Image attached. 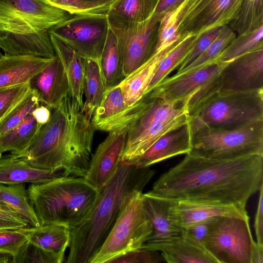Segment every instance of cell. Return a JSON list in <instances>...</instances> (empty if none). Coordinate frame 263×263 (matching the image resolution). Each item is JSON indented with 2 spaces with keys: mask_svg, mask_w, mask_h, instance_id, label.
<instances>
[{
  "mask_svg": "<svg viewBox=\"0 0 263 263\" xmlns=\"http://www.w3.org/2000/svg\"><path fill=\"white\" fill-rule=\"evenodd\" d=\"M31 114L42 126L49 121L51 116V110L44 105L40 104L32 110Z\"/></svg>",
  "mask_w": 263,
  "mask_h": 263,
  "instance_id": "cell-47",
  "label": "cell"
},
{
  "mask_svg": "<svg viewBox=\"0 0 263 263\" xmlns=\"http://www.w3.org/2000/svg\"><path fill=\"white\" fill-rule=\"evenodd\" d=\"M191 148V131L187 123L161 136L131 164L139 168L149 167L168 158L187 154Z\"/></svg>",
  "mask_w": 263,
  "mask_h": 263,
  "instance_id": "cell-20",
  "label": "cell"
},
{
  "mask_svg": "<svg viewBox=\"0 0 263 263\" xmlns=\"http://www.w3.org/2000/svg\"><path fill=\"white\" fill-rule=\"evenodd\" d=\"M142 201L153 232L141 248L155 250L158 246L182 235L184 230L173 224L169 217V209L174 199L162 197L149 191L142 194Z\"/></svg>",
  "mask_w": 263,
  "mask_h": 263,
  "instance_id": "cell-17",
  "label": "cell"
},
{
  "mask_svg": "<svg viewBox=\"0 0 263 263\" xmlns=\"http://www.w3.org/2000/svg\"><path fill=\"white\" fill-rule=\"evenodd\" d=\"M107 17L110 29L117 39L126 77L153 56L160 20L153 15L142 22L128 21L109 14Z\"/></svg>",
  "mask_w": 263,
  "mask_h": 263,
  "instance_id": "cell-10",
  "label": "cell"
},
{
  "mask_svg": "<svg viewBox=\"0 0 263 263\" xmlns=\"http://www.w3.org/2000/svg\"><path fill=\"white\" fill-rule=\"evenodd\" d=\"M127 132L124 127L109 131L92 154L84 178L98 191L112 178L121 163Z\"/></svg>",
  "mask_w": 263,
  "mask_h": 263,
  "instance_id": "cell-15",
  "label": "cell"
},
{
  "mask_svg": "<svg viewBox=\"0 0 263 263\" xmlns=\"http://www.w3.org/2000/svg\"><path fill=\"white\" fill-rule=\"evenodd\" d=\"M28 238L25 227L0 229V252L10 253L13 256Z\"/></svg>",
  "mask_w": 263,
  "mask_h": 263,
  "instance_id": "cell-42",
  "label": "cell"
},
{
  "mask_svg": "<svg viewBox=\"0 0 263 263\" xmlns=\"http://www.w3.org/2000/svg\"><path fill=\"white\" fill-rule=\"evenodd\" d=\"M56 56L65 71L70 88V94L83 109L85 81L86 58L55 35L49 33Z\"/></svg>",
  "mask_w": 263,
  "mask_h": 263,
  "instance_id": "cell-23",
  "label": "cell"
},
{
  "mask_svg": "<svg viewBox=\"0 0 263 263\" xmlns=\"http://www.w3.org/2000/svg\"><path fill=\"white\" fill-rule=\"evenodd\" d=\"M53 59L4 54L0 58V89L28 83Z\"/></svg>",
  "mask_w": 263,
  "mask_h": 263,
  "instance_id": "cell-21",
  "label": "cell"
},
{
  "mask_svg": "<svg viewBox=\"0 0 263 263\" xmlns=\"http://www.w3.org/2000/svg\"><path fill=\"white\" fill-rule=\"evenodd\" d=\"M67 176L64 171L35 168L23 158L9 153L0 155V184L41 183Z\"/></svg>",
  "mask_w": 263,
  "mask_h": 263,
  "instance_id": "cell-22",
  "label": "cell"
},
{
  "mask_svg": "<svg viewBox=\"0 0 263 263\" xmlns=\"http://www.w3.org/2000/svg\"><path fill=\"white\" fill-rule=\"evenodd\" d=\"M51 110L49 121L18 156L35 168L63 171L67 176L84 177L96 129L70 93Z\"/></svg>",
  "mask_w": 263,
  "mask_h": 263,
  "instance_id": "cell-2",
  "label": "cell"
},
{
  "mask_svg": "<svg viewBox=\"0 0 263 263\" xmlns=\"http://www.w3.org/2000/svg\"><path fill=\"white\" fill-rule=\"evenodd\" d=\"M13 258L12 254L0 252V263H12Z\"/></svg>",
  "mask_w": 263,
  "mask_h": 263,
  "instance_id": "cell-53",
  "label": "cell"
},
{
  "mask_svg": "<svg viewBox=\"0 0 263 263\" xmlns=\"http://www.w3.org/2000/svg\"><path fill=\"white\" fill-rule=\"evenodd\" d=\"M100 65L107 89L118 85L125 78L117 39L110 27L100 59Z\"/></svg>",
  "mask_w": 263,
  "mask_h": 263,
  "instance_id": "cell-29",
  "label": "cell"
},
{
  "mask_svg": "<svg viewBox=\"0 0 263 263\" xmlns=\"http://www.w3.org/2000/svg\"><path fill=\"white\" fill-rule=\"evenodd\" d=\"M30 88L41 104L50 109L57 107L70 93L68 79L60 60L56 56L29 82Z\"/></svg>",
  "mask_w": 263,
  "mask_h": 263,
  "instance_id": "cell-18",
  "label": "cell"
},
{
  "mask_svg": "<svg viewBox=\"0 0 263 263\" xmlns=\"http://www.w3.org/2000/svg\"><path fill=\"white\" fill-rule=\"evenodd\" d=\"M243 0H183L174 7L181 40L230 23L238 15Z\"/></svg>",
  "mask_w": 263,
  "mask_h": 263,
  "instance_id": "cell-11",
  "label": "cell"
},
{
  "mask_svg": "<svg viewBox=\"0 0 263 263\" xmlns=\"http://www.w3.org/2000/svg\"><path fill=\"white\" fill-rule=\"evenodd\" d=\"M46 1L50 4L68 12L71 15L97 13L93 8L82 0Z\"/></svg>",
  "mask_w": 263,
  "mask_h": 263,
  "instance_id": "cell-44",
  "label": "cell"
},
{
  "mask_svg": "<svg viewBox=\"0 0 263 263\" xmlns=\"http://www.w3.org/2000/svg\"><path fill=\"white\" fill-rule=\"evenodd\" d=\"M222 27L223 26H220L205 31L197 35L192 49L182 63L179 66L176 73L181 71L202 53L216 39Z\"/></svg>",
  "mask_w": 263,
  "mask_h": 263,
  "instance_id": "cell-41",
  "label": "cell"
},
{
  "mask_svg": "<svg viewBox=\"0 0 263 263\" xmlns=\"http://www.w3.org/2000/svg\"><path fill=\"white\" fill-rule=\"evenodd\" d=\"M155 174L148 167L139 168L123 162L109 181L98 190L91 208L70 229L66 262L89 263L104 242L129 197L142 191Z\"/></svg>",
  "mask_w": 263,
  "mask_h": 263,
  "instance_id": "cell-3",
  "label": "cell"
},
{
  "mask_svg": "<svg viewBox=\"0 0 263 263\" xmlns=\"http://www.w3.org/2000/svg\"><path fill=\"white\" fill-rule=\"evenodd\" d=\"M183 0H159L153 16L161 20L169 10L180 4Z\"/></svg>",
  "mask_w": 263,
  "mask_h": 263,
  "instance_id": "cell-48",
  "label": "cell"
},
{
  "mask_svg": "<svg viewBox=\"0 0 263 263\" xmlns=\"http://www.w3.org/2000/svg\"><path fill=\"white\" fill-rule=\"evenodd\" d=\"M212 219L197 223L185 230L196 240L202 243L208 231L209 224Z\"/></svg>",
  "mask_w": 263,
  "mask_h": 263,
  "instance_id": "cell-46",
  "label": "cell"
},
{
  "mask_svg": "<svg viewBox=\"0 0 263 263\" xmlns=\"http://www.w3.org/2000/svg\"><path fill=\"white\" fill-rule=\"evenodd\" d=\"M64 258L30 242L28 239L13 256L12 263H62Z\"/></svg>",
  "mask_w": 263,
  "mask_h": 263,
  "instance_id": "cell-39",
  "label": "cell"
},
{
  "mask_svg": "<svg viewBox=\"0 0 263 263\" xmlns=\"http://www.w3.org/2000/svg\"><path fill=\"white\" fill-rule=\"evenodd\" d=\"M190 131V155L216 160L263 155V120L235 130L203 126Z\"/></svg>",
  "mask_w": 263,
  "mask_h": 263,
  "instance_id": "cell-6",
  "label": "cell"
},
{
  "mask_svg": "<svg viewBox=\"0 0 263 263\" xmlns=\"http://www.w3.org/2000/svg\"><path fill=\"white\" fill-rule=\"evenodd\" d=\"M0 209L7 210V211H14L12 209L10 208L9 206H7V205L4 204L3 203L0 202Z\"/></svg>",
  "mask_w": 263,
  "mask_h": 263,
  "instance_id": "cell-54",
  "label": "cell"
},
{
  "mask_svg": "<svg viewBox=\"0 0 263 263\" xmlns=\"http://www.w3.org/2000/svg\"><path fill=\"white\" fill-rule=\"evenodd\" d=\"M168 212L173 224L184 230L197 223L221 216L249 218L246 208L218 203L175 200Z\"/></svg>",
  "mask_w": 263,
  "mask_h": 263,
  "instance_id": "cell-16",
  "label": "cell"
},
{
  "mask_svg": "<svg viewBox=\"0 0 263 263\" xmlns=\"http://www.w3.org/2000/svg\"><path fill=\"white\" fill-rule=\"evenodd\" d=\"M142 191L128 199L103 243L89 263H109L128 252L141 249L153 232L142 201Z\"/></svg>",
  "mask_w": 263,
  "mask_h": 263,
  "instance_id": "cell-7",
  "label": "cell"
},
{
  "mask_svg": "<svg viewBox=\"0 0 263 263\" xmlns=\"http://www.w3.org/2000/svg\"><path fill=\"white\" fill-rule=\"evenodd\" d=\"M244 1V0H243Z\"/></svg>",
  "mask_w": 263,
  "mask_h": 263,
  "instance_id": "cell-56",
  "label": "cell"
},
{
  "mask_svg": "<svg viewBox=\"0 0 263 263\" xmlns=\"http://www.w3.org/2000/svg\"><path fill=\"white\" fill-rule=\"evenodd\" d=\"M219 77V94L263 89V47L228 62Z\"/></svg>",
  "mask_w": 263,
  "mask_h": 263,
  "instance_id": "cell-13",
  "label": "cell"
},
{
  "mask_svg": "<svg viewBox=\"0 0 263 263\" xmlns=\"http://www.w3.org/2000/svg\"><path fill=\"white\" fill-rule=\"evenodd\" d=\"M202 244L218 263H251L255 242L249 218L221 216L213 219Z\"/></svg>",
  "mask_w": 263,
  "mask_h": 263,
  "instance_id": "cell-9",
  "label": "cell"
},
{
  "mask_svg": "<svg viewBox=\"0 0 263 263\" xmlns=\"http://www.w3.org/2000/svg\"><path fill=\"white\" fill-rule=\"evenodd\" d=\"M188 122L189 118L185 114L174 119L128 130L122 161L131 164L161 136L179 128Z\"/></svg>",
  "mask_w": 263,
  "mask_h": 263,
  "instance_id": "cell-19",
  "label": "cell"
},
{
  "mask_svg": "<svg viewBox=\"0 0 263 263\" xmlns=\"http://www.w3.org/2000/svg\"><path fill=\"white\" fill-rule=\"evenodd\" d=\"M0 202L12 209L32 227L41 225L30 203L27 189L24 183L0 184Z\"/></svg>",
  "mask_w": 263,
  "mask_h": 263,
  "instance_id": "cell-30",
  "label": "cell"
},
{
  "mask_svg": "<svg viewBox=\"0 0 263 263\" xmlns=\"http://www.w3.org/2000/svg\"><path fill=\"white\" fill-rule=\"evenodd\" d=\"M73 15L46 0H0V49L6 55L54 59L49 32Z\"/></svg>",
  "mask_w": 263,
  "mask_h": 263,
  "instance_id": "cell-4",
  "label": "cell"
},
{
  "mask_svg": "<svg viewBox=\"0 0 263 263\" xmlns=\"http://www.w3.org/2000/svg\"><path fill=\"white\" fill-rule=\"evenodd\" d=\"M109 30L107 13L73 15L51 29L52 33L85 58L100 60Z\"/></svg>",
  "mask_w": 263,
  "mask_h": 263,
  "instance_id": "cell-12",
  "label": "cell"
},
{
  "mask_svg": "<svg viewBox=\"0 0 263 263\" xmlns=\"http://www.w3.org/2000/svg\"><path fill=\"white\" fill-rule=\"evenodd\" d=\"M262 47L263 26L256 30L239 34L215 60L228 62L250 51Z\"/></svg>",
  "mask_w": 263,
  "mask_h": 263,
  "instance_id": "cell-35",
  "label": "cell"
},
{
  "mask_svg": "<svg viewBox=\"0 0 263 263\" xmlns=\"http://www.w3.org/2000/svg\"><path fill=\"white\" fill-rule=\"evenodd\" d=\"M0 218H3L14 221L27 223V221L23 218L16 212L14 211H7L1 209Z\"/></svg>",
  "mask_w": 263,
  "mask_h": 263,
  "instance_id": "cell-50",
  "label": "cell"
},
{
  "mask_svg": "<svg viewBox=\"0 0 263 263\" xmlns=\"http://www.w3.org/2000/svg\"><path fill=\"white\" fill-rule=\"evenodd\" d=\"M41 126L31 112L20 123L0 135V155L9 152L20 155L28 147Z\"/></svg>",
  "mask_w": 263,
  "mask_h": 263,
  "instance_id": "cell-27",
  "label": "cell"
},
{
  "mask_svg": "<svg viewBox=\"0 0 263 263\" xmlns=\"http://www.w3.org/2000/svg\"><path fill=\"white\" fill-rule=\"evenodd\" d=\"M196 36H187L165 55L159 63L144 96L149 93L153 88L182 63L192 49Z\"/></svg>",
  "mask_w": 263,
  "mask_h": 263,
  "instance_id": "cell-31",
  "label": "cell"
},
{
  "mask_svg": "<svg viewBox=\"0 0 263 263\" xmlns=\"http://www.w3.org/2000/svg\"><path fill=\"white\" fill-rule=\"evenodd\" d=\"M259 199L255 216L254 229L255 231L256 243L263 246V186L259 191Z\"/></svg>",
  "mask_w": 263,
  "mask_h": 263,
  "instance_id": "cell-45",
  "label": "cell"
},
{
  "mask_svg": "<svg viewBox=\"0 0 263 263\" xmlns=\"http://www.w3.org/2000/svg\"><path fill=\"white\" fill-rule=\"evenodd\" d=\"M25 230L30 242L64 258L65 250L70 243L69 228L60 224H47L25 227Z\"/></svg>",
  "mask_w": 263,
  "mask_h": 263,
  "instance_id": "cell-26",
  "label": "cell"
},
{
  "mask_svg": "<svg viewBox=\"0 0 263 263\" xmlns=\"http://www.w3.org/2000/svg\"><path fill=\"white\" fill-rule=\"evenodd\" d=\"M30 90L29 83L0 89V122Z\"/></svg>",
  "mask_w": 263,
  "mask_h": 263,
  "instance_id": "cell-40",
  "label": "cell"
},
{
  "mask_svg": "<svg viewBox=\"0 0 263 263\" xmlns=\"http://www.w3.org/2000/svg\"><path fill=\"white\" fill-rule=\"evenodd\" d=\"M107 88L103 77L100 60L86 58L85 81L83 110L91 120Z\"/></svg>",
  "mask_w": 263,
  "mask_h": 263,
  "instance_id": "cell-28",
  "label": "cell"
},
{
  "mask_svg": "<svg viewBox=\"0 0 263 263\" xmlns=\"http://www.w3.org/2000/svg\"><path fill=\"white\" fill-rule=\"evenodd\" d=\"M235 37V33L229 26H223L209 47L188 66L175 74L201 67L214 61Z\"/></svg>",
  "mask_w": 263,
  "mask_h": 263,
  "instance_id": "cell-36",
  "label": "cell"
},
{
  "mask_svg": "<svg viewBox=\"0 0 263 263\" xmlns=\"http://www.w3.org/2000/svg\"><path fill=\"white\" fill-rule=\"evenodd\" d=\"M27 192L41 225L57 224L70 229L83 219L98 194L84 177L73 176L31 183Z\"/></svg>",
  "mask_w": 263,
  "mask_h": 263,
  "instance_id": "cell-5",
  "label": "cell"
},
{
  "mask_svg": "<svg viewBox=\"0 0 263 263\" xmlns=\"http://www.w3.org/2000/svg\"><path fill=\"white\" fill-rule=\"evenodd\" d=\"M263 120V89L219 94L189 120L190 129L203 126L235 130Z\"/></svg>",
  "mask_w": 263,
  "mask_h": 263,
  "instance_id": "cell-8",
  "label": "cell"
},
{
  "mask_svg": "<svg viewBox=\"0 0 263 263\" xmlns=\"http://www.w3.org/2000/svg\"><path fill=\"white\" fill-rule=\"evenodd\" d=\"M93 8L97 13H107L110 6L118 0H82Z\"/></svg>",
  "mask_w": 263,
  "mask_h": 263,
  "instance_id": "cell-49",
  "label": "cell"
},
{
  "mask_svg": "<svg viewBox=\"0 0 263 263\" xmlns=\"http://www.w3.org/2000/svg\"><path fill=\"white\" fill-rule=\"evenodd\" d=\"M40 104L37 96L30 89L25 97L0 122V135L17 126Z\"/></svg>",
  "mask_w": 263,
  "mask_h": 263,
  "instance_id": "cell-38",
  "label": "cell"
},
{
  "mask_svg": "<svg viewBox=\"0 0 263 263\" xmlns=\"http://www.w3.org/2000/svg\"><path fill=\"white\" fill-rule=\"evenodd\" d=\"M165 262L158 251L147 249H139L119 256L109 263H161Z\"/></svg>",
  "mask_w": 263,
  "mask_h": 263,
  "instance_id": "cell-43",
  "label": "cell"
},
{
  "mask_svg": "<svg viewBox=\"0 0 263 263\" xmlns=\"http://www.w3.org/2000/svg\"><path fill=\"white\" fill-rule=\"evenodd\" d=\"M128 106L125 101L121 87L118 85L108 88L94 112L91 122L96 129L98 126L115 117Z\"/></svg>",
  "mask_w": 263,
  "mask_h": 263,
  "instance_id": "cell-34",
  "label": "cell"
},
{
  "mask_svg": "<svg viewBox=\"0 0 263 263\" xmlns=\"http://www.w3.org/2000/svg\"><path fill=\"white\" fill-rule=\"evenodd\" d=\"M159 0H118L107 14L126 21L142 22L154 14Z\"/></svg>",
  "mask_w": 263,
  "mask_h": 263,
  "instance_id": "cell-32",
  "label": "cell"
},
{
  "mask_svg": "<svg viewBox=\"0 0 263 263\" xmlns=\"http://www.w3.org/2000/svg\"><path fill=\"white\" fill-rule=\"evenodd\" d=\"M165 262L218 263L204 247L185 230L179 238L158 246Z\"/></svg>",
  "mask_w": 263,
  "mask_h": 263,
  "instance_id": "cell-24",
  "label": "cell"
},
{
  "mask_svg": "<svg viewBox=\"0 0 263 263\" xmlns=\"http://www.w3.org/2000/svg\"><path fill=\"white\" fill-rule=\"evenodd\" d=\"M28 226V224L26 222H21L0 218V229H16L27 227Z\"/></svg>",
  "mask_w": 263,
  "mask_h": 263,
  "instance_id": "cell-51",
  "label": "cell"
},
{
  "mask_svg": "<svg viewBox=\"0 0 263 263\" xmlns=\"http://www.w3.org/2000/svg\"><path fill=\"white\" fill-rule=\"evenodd\" d=\"M219 74V73L181 104L185 110L189 120L219 94L220 83Z\"/></svg>",
  "mask_w": 263,
  "mask_h": 263,
  "instance_id": "cell-37",
  "label": "cell"
},
{
  "mask_svg": "<svg viewBox=\"0 0 263 263\" xmlns=\"http://www.w3.org/2000/svg\"><path fill=\"white\" fill-rule=\"evenodd\" d=\"M251 263H263V246L255 244L252 252Z\"/></svg>",
  "mask_w": 263,
  "mask_h": 263,
  "instance_id": "cell-52",
  "label": "cell"
},
{
  "mask_svg": "<svg viewBox=\"0 0 263 263\" xmlns=\"http://www.w3.org/2000/svg\"><path fill=\"white\" fill-rule=\"evenodd\" d=\"M4 54L2 53V51L0 49V58L3 56Z\"/></svg>",
  "mask_w": 263,
  "mask_h": 263,
  "instance_id": "cell-55",
  "label": "cell"
},
{
  "mask_svg": "<svg viewBox=\"0 0 263 263\" xmlns=\"http://www.w3.org/2000/svg\"><path fill=\"white\" fill-rule=\"evenodd\" d=\"M263 186V155L216 160L186 154L154 183L152 193L166 198L246 208Z\"/></svg>",
  "mask_w": 263,
  "mask_h": 263,
  "instance_id": "cell-1",
  "label": "cell"
},
{
  "mask_svg": "<svg viewBox=\"0 0 263 263\" xmlns=\"http://www.w3.org/2000/svg\"><path fill=\"white\" fill-rule=\"evenodd\" d=\"M170 50L154 54L118 84L121 87L125 101L129 106L144 96L159 63Z\"/></svg>",
  "mask_w": 263,
  "mask_h": 263,
  "instance_id": "cell-25",
  "label": "cell"
},
{
  "mask_svg": "<svg viewBox=\"0 0 263 263\" xmlns=\"http://www.w3.org/2000/svg\"><path fill=\"white\" fill-rule=\"evenodd\" d=\"M230 28L239 34L256 30L263 26V0H244Z\"/></svg>",
  "mask_w": 263,
  "mask_h": 263,
  "instance_id": "cell-33",
  "label": "cell"
},
{
  "mask_svg": "<svg viewBox=\"0 0 263 263\" xmlns=\"http://www.w3.org/2000/svg\"><path fill=\"white\" fill-rule=\"evenodd\" d=\"M227 63L214 60L201 67L165 78L146 95L181 104L219 73Z\"/></svg>",
  "mask_w": 263,
  "mask_h": 263,
  "instance_id": "cell-14",
  "label": "cell"
}]
</instances>
